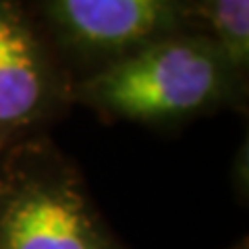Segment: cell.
Segmentation results:
<instances>
[{
	"label": "cell",
	"mask_w": 249,
	"mask_h": 249,
	"mask_svg": "<svg viewBox=\"0 0 249 249\" xmlns=\"http://www.w3.org/2000/svg\"><path fill=\"white\" fill-rule=\"evenodd\" d=\"M62 65L89 75L168 36L201 31L191 0H25Z\"/></svg>",
	"instance_id": "cell-3"
},
{
	"label": "cell",
	"mask_w": 249,
	"mask_h": 249,
	"mask_svg": "<svg viewBox=\"0 0 249 249\" xmlns=\"http://www.w3.org/2000/svg\"><path fill=\"white\" fill-rule=\"evenodd\" d=\"M199 29L224 50L239 71L249 67V0H191Z\"/></svg>",
	"instance_id": "cell-5"
},
{
	"label": "cell",
	"mask_w": 249,
	"mask_h": 249,
	"mask_svg": "<svg viewBox=\"0 0 249 249\" xmlns=\"http://www.w3.org/2000/svg\"><path fill=\"white\" fill-rule=\"evenodd\" d=\"M73 83L25 0H0V143L40 135L73 104Z\"/></svg>",
	"instance_id": "cell-4"
},
{
	"label": "cell",
	"mask_w": 249,
	"mask_h": 249,
	"mask_svg": "<svg viewBox=\"0 0 249 249\" xmlns=\"http://www.w3.org/2000/svg\"><path fill=\"white\" fill-rule=\"evenodd\" d=\"M2 150H4V145H2V143H0V154H2Z\"/></svg>",
	"instance_id": "cell-7"
},
{
	"label": "cell",
	"mask_w": 249,
	"mask_h": 249,
	"mask_svg": "<svg viewBox=\"0 0 249 249\" xmlns=\"http://www.w3.org/2000/svg\"><path fill=\"white\" fill-rule=\"evenodd\" d=\"M231 249H249V245H247V239H243L241 243H237L235 247H231Z\"/></svg>",
	"instance_id": "cell-6"
},
{
	"label": "cell",
	"mask_w": 249,
	"mask_h": 249,
	"mask_svg": "<svg viewBox=\"0 0 249 249\" xmlns=\"http://www.w3.org/2000/svg\"><path fill=\"white\" fill-rule=\"evenodd\" d=\"M0 249H123L75 164L42 135L0 160Z\"/></svg>",
	"instance_id": "cell-2"
},
{
	"label": "cell",
	"mask_w": 249,
	"mask_h": 249,
	"mask_svg": "<svg viewBox=\"0 0 249 249\" xmlns=\"http://www.w3.org/2000/svg\"><path fill=\"white\" fill-rule=\"evenodd\" d=\"M245 96L247 73L204 31L168 36L73 83V104L152 127L227 110Z\"/></svg>",
	"instance_id": "cell-1"
}]
</instances>
